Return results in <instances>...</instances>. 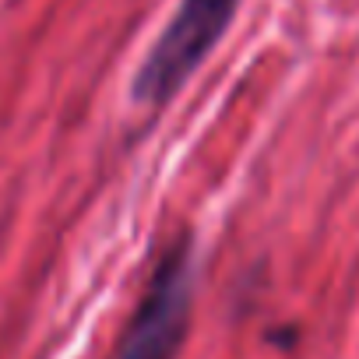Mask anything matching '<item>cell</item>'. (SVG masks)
<instances>
[{
  "mask_svg": "<svg viewBox=\"0 0 359 359\" xmlns=\"http://www.w3.org/2000/svg\"><path fill=\"white\" fill-rule=\"evenodd\" d=\"M194 303V250L180 236L158 257L148 289L127 324L116 359H176L191 327Z\"/></svg>",
  "mask_w": 359,
  "mask_h": 359,
  "instance_id": "obj_2",
  "label": "cell"
},
{
  "mask_svg": "<svg viewBox=\"0 0 359 359\" xmlns=\"http://www.w3.org/2000/svg\"><path fill=\"white\" fill-rule=\"evenodd\" d=\"M243 0H180L176 15L151 43L144 64L134 74V102L158 109L180 95L191 74L226 36Z\"/></svg>",
  "mask_w": 359,
  "mask_h": 359,
  "instance_id": "obj_1",
  "label": "cell"
}]
</instances>
